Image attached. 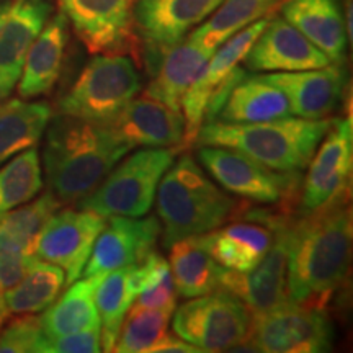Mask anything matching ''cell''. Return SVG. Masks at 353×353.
<instances>
[{
  "label": "cell",
  "instance_id": "32",
  "mask_svg": "<svg viewBox=\"0 0 353 353\" xmlns=\"http://www.w3.org/2000/svg\"><path fill=\"white\" fill-rule=\"evenodd\" d=\"M94 299L100 319L101 352H113L126 312L136 299L128 285V267L97 276Z\"/></svg>",
  "mask_w": 353,
  "mask_h": 353
},
{
  "label": "cell",
  "instance_id": "28",
  "mask_svg": "<svg viewBox=\"0 0 353 353\" xmlns=\"http://www.w3.org/2000/svg\"><path fill=\"white\" fill-rule=\"evenodd\" d=\"M64 285L63 268L37 259L20 283L3 293L0 301L7 316L38 314L56 301Z\"/></svg>",
  "mask_w": 353,
  "mask_h": 353
},
{
  "label": "cell",
  "instance_id": "7",
  "mask_svg": "<svg viewBox=\"0 0 353 353\" xmlns=\"http://www.w3.org/2000/svg\"><path fill=\"white\" fill-rule=\"evenodd\" d=\"M172 327L176 337L201 352H226L252 343L254 314L239 298L219 288L182 304Z\"/></svg>",
  "mask_w": 353,
  "mask_h": 353
},
{
  "label": "cell",
  "instance_id": "17",
  "mask_svg": "<svg viewBox=\"0 0 353 353\" xmlns=\"http://www.w3.org/2000/svg\"><path fill=\"white\" fill-rule=\"evenodd\" d=\"M161 236V221L151 218L110 216L97 237L82 275L101 276L141 262L152 252Z\"/></svg>",
  "mask_w": 353,
  "mask_h": 353
},
{
  "label": "cell",
  "instance_id": "3",
  "mask_svg": "<svg viewBox=\"0 0 353 353\" xmlns=\"http://www.w3.org/2000/svg\"><path fill=\"white\" fill-rule=\"evenodd\" d=\"M156 193L162 242L167 249L179 241L213 231L244 213V205L218 187L190 154L172 162Z\"/></svg>",
  "mask_w": 353,
  "mask_h": 353
},
{
  "label": "cell",
  "instance_id": "39",
  "mask_svg": "<svg viewBox=\"0 0 353 353\" xmlns=\"http://www.w3.org/2000/svg\"><path fill=\"white\" fill-rule=\"evenodd\" d=\"M152 353H200L201 350L192 343L183 341L180 337H172V335L165 334L164 337L159 341L156 345L151 347Z\"/></svg>",
  "mask_w": 353,
  "mask_h": 353
},
{
  "label": "cell",
  "instance_id": "18",
  "mask_svg": "<svg viewBox=\"0 0 353 353\" xmlns=\"http://www.w3.org/2000/svg\"><path fill=\"white\" fill-rule=\"evenodd\" d=\"M245 68L257 72H296L330 64L316 48L283 17H270L268 23L242 59Z\"/></svg>",
  "mask_w": 353,
  "mask_h": 353
},
{
  "label": "cell",
  "instance_id": "38",
  "mask_svg": "<svg viewBox=\"0 0 353 353\" xmlns=\"http://www.w3.org/2000/svg\"><path fill=\"white\" fill-rule=\"evenodd\" d=\"M176 304V290L172 280L170 272L165 273L156 285L141 293L134 299L132 306L138 307H149V309H162V311H175Z\"/></svg>",
  "mask_w": 353,
  "mask_h": 353
},
{
  "label": "cell",
  "instance_id": "31",
  "mask_svg": "<svg viewBox=\"0 0 353 353\" xmlns=\"http://www.w3.org/2000/svg\"><path fill=\"white\" fill-rule=\"evenodd\" d=\"M280 2L281 0H223L188 39L216 50L232 34L259 19L268 17V13Z\"/></svg>",
  "mask_w": 353,
  "mask_h": 353
},
{
  "label": "cell",
  "instance_id": "30",
  "mask_svg": "<svg viewBox=\"0 0 353 353\" xmlns=\"http://www.w3.org/2000/svg\"><path fill=\"white\" fill-rule=\"evenodd\" d=\"M61 205L63 203L48 190L32 203H25L0 216V249L33 255L38 234Z\"/></svg>",
  "mask_w": 353,
  "mask_h": 353
},
{
  "label": "cell",
  "instance_id": "29",
  "mask_svg": "<svg viewBox=\"0 0 353 353\" xmlns=\"http://www.w3.org/2000/svg\"><path fill=\"white\" fill-rule=\"evenodd\" d=\"M169 249L170 275L180 296L192 299L218 288L223 267L193 237L175 242Z\"/></svg>",
  "mask_w": 353,
  "mask_h": 353
},
{
  "label": "cell",
  "instance_id": "1",
  "mask_svg": "<svg viewBox=\"0 0 353 353\" xmlns=\"http://www.w3.org/2000/svg\"><path fill=\"white\" fill-rule=\"evenodd\" d=\"M350 192L342 193L291 224L288 249V299L324 307L345 280L352 250Z\"/></svg>",
  "mask_w": 353,
  "mask_h": 353
},
{
  "label": "cell",
  "instance_id": "22",
  "mask_svg": "<svg viewBox=\"0 0 353 353\" xmlns=\"http://www.w3.org/2000/svg\"><path fill=\"white\" fill-rule=\"evenodd\" d=\"M281 15L330 63L343 64L348 38L339 0H281Z\"/></svg>",
  "mask_w": 353,
  "mask_h": 353
},
{
  "label": "cell",
  "instance_id": "21",
  "mask_svg": "<svg viewBox=\"0 0 353 353\" xmlns=\"http://www.w3.org/2000/svg\"><path fill=\"white\" fill-rule=\"evenodd\" d=\"M110 126L131 148L183 149V113L149 97L132 99Z\"/></svg>",
  "mask_w": 353,
  "mask_h": 353
},
{
  "label": "cell",
  "instance_id": "40",
  "mask_svg": "<svg viewBox=\"0 0 353 353\" xmlns=\"http://www.w3.org/2000/svg\"><path fill=\"white\" fill-rule=\"evenodd\" d=\"M8 319V316L6 314V311H3V306H2V301H0V329H2V325L6 324V321Z\"/></svg>",
  "mask_w": 353,
  "mask_h": 353
},
{
  "label": "cell",
  "instance_id": "36",
  "mask_svg": "<svg viewBox=\"0 0 353 353\" xmlns=\"http://www.w3.org/2000/svg\"><path fill=\"white\" fill-rule=\"evenodd\" d=\"M101 352L100 329L44 337L39 353H97Z\"/></svg>",
  "mask_w": 353,
  "mask_h": 353
},
{
  "label": "cell",
  "instance_id": "23",
  "mask_svg": "<svg viewBox=\"0 0 353 353\" xmlns=\"http://www.w3.org/2000/svg\"><path fill=\"white\" fill-rule=\"evenodd\" d=\"M68 39V19L59 12L44 25L25 57L19 85L21 99L48 95L54 88L63 69Z\"/></svg>",
  "mask_w": 353,
  "mask_h": 353
},
{
  "label": "cell",
  "instance_id": "13",
  "mask_svg": "<svg viewBox=\"0 0 353 353\" xmlns=\"http://www.w3.org/2000/svg\"><path fill=\"white\" fill-rule=\"evenodd\" d=\"M107 218L90 210H57L34 242L33 255L61 267L65 286L79 280Z\"/></svg>",
  "mask_w": 353,
  "mask_h": 353
},
{
  "label": "cell",
  "instance_id": "15",
  "mask_svg": "<svg viewBox=\"0 0 353 353\" xmlns=\"http://www.w3.org/2000/svg\"><path fill=\"white\" fill-rule=\"evenodd\" d=\"M353 162L352 117L334 120L309 162L301 188L303 213L319 210L348 192Z\"/></svg>",
  "mask_w": 353,
  "mask_h": 353
},
{
  "label": "cell",
  "instance_id": "8",
  "mask_svg": "<svg viewBox=\"0 0 353 353\" xmlns=\"http://www.w3.org/2000/svg\"><path fill=\"white\" fill-rule=\"evenodd\" d=\"M198 159L224 190L254 203L293 208L301 190L299 172L273 170L236 149L198 145Z\"/></svg>",
  "mask_w": 353,
  "mask_h": 353
},
{
  "label": "cell",
  "instance_id": "5",
  "mask_svg": "<svg viewBox=\"0 0 353 353\" xmlns=\"http://www.w3.org/2000/svg\"><path fill=\"white\" fill-rule=\"evenodd\" d=\"M179 148H144L114 165L90 195L77 201V208L105 218H141L151 211L157 185L174 162Z\"/></svg>",
  "mask_w": 353,
  "mask_h": 353
},
{
  "label": "cell",
  "instance_id": "25",
  "mask_svg": "<svg viewBox=\"0 0 353 353\" xmlns=\"http://www.w3.org/2000/svg\"><path fill=\"white\" fill-rule=\"evenodd\" d=\"M286 117H291V110L283 90L263 76H245L232 88L216 120L231 125H250Z\"/></svg>",
  "mask_w": 353,
  "mask_h": 353
},
{
  "label": "cell",
  "instance_id": "10",
  "mask_svg": "<svg viewBox=\"0 0 353 353\" xmlns=\"http://www.w3.org/2000/svg\"><path fill=\"white\" fill-rule=\"evenodd\" d=\"M223 0H134L132 30H136L145 50L151 76L170 48L179 44L221 6Z\"/></svg>",
  "mask_w": 353,
  "mask_h": 353
},
{
  "label": "cell",
  "instance_id": "11",
  "mask_svg": "<svg viewBox=\"0 0 353 353\" xmlns=\"http://www.w3.org/2000/svg\"><path fill=\"white\" fill-rule=\"evenodd\" d=\"M293 208L278 206L276 210H254L242 213V219L228 226L195 236L193 241L208 252L221 267L234 272H249L268 252L276 228Z\"/></svg>",
  "mask_w": 353,
  "mask_h": 353
},
{
  "label": "cell",
  "instance_id": "41",
  "mask_svg": "<svg viewBox=\"0 0 353 353\" xmlns=\"http://www.w3.org/2000/svg\"><path fill=\"white\" fill-rule=\"evenodd\" d=\"M7 97H8V94H7V92H6V90H3V88H2V87H0V103H2V101H3V100H6V99H7Z\"/></svg>",
  "mask_w": 353,
  "mask_h": 353
},
{
  "label": "cell",
  "instance_id": "20",
  "mask_svg": "<svg viewBox=\"0 0 353 353\" xmlns=\"http://www.w3.org/2000/svg\"><path fill=\"white\" fill-rule=\"evenodd\" d=\"M262 76L283 90L291 114L306 120L327 118L341 103L347 81L343 64L335 63L319 69L272 72Z\"/></svg>",
  "mask_w": 353,
  "mask_h": 353
},
{
  "label": "cell",
  "instance_id": "26",
  "mask_svg": "<svg viewBox=\"0 0 353 353\" xmlns=\"http://www.w3.org/2000/svg\"><path fill=\"white\" fill-rule=\"evenodd\" d=\"M52 118L46 101L13 99L0 103V165L26 149L37 148Z\"/></svg>",
  "mask_w": 353,
  "mask_h": 353
},
{
  "label": "cell",
  "instance_id": "14",
  "mask_svg": "<svg viewBox=\"0 0 353 353\" xmlns=\"http://www.w3.org/2000/svg\"><path fill=\"white\" fill-rule=\"evenodd\" d=\"M134 0H59L61 12L94 54H125L134 41Z\"/></svg>",
  "mask_w": 353,
  "mask_h": 353
},
{
  "label": "cell",
  "instance_id": "12",
  "mask_svg": "<svg viewBox=\"0 0 353 353\" xmlns=\"http://www.w3.org/2000/svg\"><path fill=\"white\" fill-rule=\"evenodd\" d=\"M296 214H291L276 228L268 252L249 272H234L223 267L218 288L239 298L254 316L288 303V249L290 231Z\"/></svg>",
  "mask_w": 353,
  "mask_h": 353
},
{
  "label": "cell",
  "instance_id": "33",
  "mask_svg": "<svg viewBox=\"0 0 353 353\" xmlns=\"http://www.w3.org/2000/svg\"><path fill=\"white\" fill-rule=\"evenodd\" d=\"M43 169L37 148L17 154L0 169V216L32 201L43 190Z\"/></svg>",
  "mask_w": 353,
  "mask_h": 353
},
{
  "label": "cell",
  "instance_id": "19",
  "mask_svg": "<svg viewBox=\"0 0 353 353\" xmlns=\"http://www.w3.org/2000/svg\"><path fill=\"white\" fill-rule=\"evenodd\" d=\"M51 12L50 0L0 2V87L8 95L20 81L25 57Z\"/></svg>",
  "mask_w": 353,
  "mask_h": 353
},
{
  "label": "cell",
  "instance_id": "4",
  "mask_svg": "<svg viewBox=\"0 0 353 353\" xmlns=\"http://www.w3.org/2000/svg\"><path fill=\"white\" fill-rule=\"evenodd\" d=\"M332 123V118L306 120L299 117L250 125L214 120L203 123L195 144L236 149L273 170L301 172L309 165Z\"/></svg>",
  "mask_w": 353,
  "mask_h": 353
},
{
  "label": "cell",
  "instance_id": "34",
  "mask_svg": "<svg viewBox=\"0 0 353 353\" xmlns=\"http://www.w3.org/2000/svg\"><path fill=\"white\" fill-rule=\"evenodd\" d=\"M172 312L162 309L132 306L125 316L113 352L143 353L161 341L167 334Z\"/></svg>",
  "mask_w": 353,
  "mask_h": 353
},
{
  "label": "cell",
  "instance_id": "16",
  "mask_svg": "<svg viewBox=\"0 0 353 353\" xmlns=\"http://www.w3.org/2000/svg\"><path fill=\"white\" fill-rule=\"evenodd\" d=\"M270 19V17H268ZM267 17L259 19L254 23L245 26L244 30L232 34L221 46L216 48L213 56L183 95L182 108L185 118L183 132V151L192 148L196 141V134L205 121V110L210 97L221 83L226 82L234 69L244 59L247 51L250 50L255 39L268 23Z\"/></svg>",
  "mask_w": 353,
  "mask_h": 353
},
{
  "label": "cell",
  "instance_id": "35",
  "mask_svg": "<svg viewBox=\"0 0 353 353\" xmlns=\"http://www.w3.org/2000/svg\"><path fill=\"white\" fill-rule=\"evenodd\" d=\"M44 337L46 334L39 324V317L17 316V319L8 321L6 327L0 329V353H39Z\"/></svg>",
  "mask_w": 353,
  "mask_h": 353
},
{
  "label": "cell",
  "instance_id": "2",
  "mask_svg": "<svg viewBox=\"0 0 353 353\" xmlns=\"http://www.w3.org/2000/svg\"><path fill=\"white\" fill-rule=\"evenodd\" d=\"M43 169L48 190L61 203H77L90 195L128 152L112 126L57 113L48 123Z\"/></svg>",
  "mask_w": 353,
  "mask_h": 353
},
{
  "label": "cell",
  "instance_id": "9",
  "mask_svg": "<svg viewBox=\"0 0 353 353\" xmlns=\"http://www.w3.org/2000/svg\"><path fill=\"white\" fill-rule=\"evenodd\" d=\"M252 345L267 353L329 352L334 343V325L322 307L285 303L254 316Z\"/></svg>",
  "mask_w": 353,
  "mask_h": 353
},
{
  "label": "cell",
  "instance_id": "6",
  "mask_svg": "<svg viewBox=\"0 0 353 353\" xmlns=\"http://www.w3.org/2000/svg\"><path fill=\"white\" fill-rule=\"evenodd\" d=\"M141 79L128 54H97L57 103V113L110 126L139 94Z\"/></svg>",
  "mask_w": 353,
  "mask_h": 353
},
{
  "label": "cell",
  "instance_id": "37",
  "mask_svg": "<svg viewBox=\"0 0 353 353\" xmlns=\"http://www.w3.org/2000/svg\"><path fill=\"white\" fill-rule=\"evenodd\" d=\"M34 260H37L34 255L0 249V298L17 283H20L21 278L32 268Z\"/></svg>",
  "mask_w": 353,
  "mask_h": 353
},
{
  "label": "cell",
  "instance_id": "24",
  "mask_svg": "<svg viewBox=\"0 0 353 353\" xmlns=\"http://www.w3.org/2000/svg\"><path fill=\"white\" fill-rule=\"evenodd\" d=\"M214 51L188 38L183 43L175 44L167 51L157 72L144 90V97L162 101L167 107L182 112L183 95Z\"/></svg>",
  "mask_w": 353,
  "mask_h": 353
},
{
  "label": "cell",
  "instance_id": "27",
  "mask_svg": "<svg viewBox=\"0 0 353 353\" xmlns=\"http://www.w3.org/2000/svg\"><path fill=\"white\" fill-rule=\"evenodd\" d=\"M95 283L97 276H83V280H76L68 286L63 296L44 309L39 316V324L48 337L100 329L94 299Z\"/></svg>",
  "mask_w": 353,
  "mask_h": 353
}]
</instances>
